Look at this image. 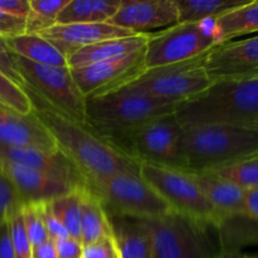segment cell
I'll use <instances>...</instances> for the list:
<instances>
[{"label": "cell", "instance_id": "2", "mask_svg": "<svg viewBox=\"0 0 258 258\" xmlns=\"http://www.w3.org/2000/svg\"><path fill=\"white\" fill-rule=\"evenodd\" d=\"M181 128L233 126L258 130V76L212 82L174 111Z\"/></svg>", "mask_w": 258, "mask_h": 258}, {"label": "cell", "instance_id": "4", "mask_svg": "<svg viewBox=\"0 0 258 258\" xmlns=\"http://www.w3.org/2000/svg\"><path fill=\"white\" fill-rule=\"evenodd\" d=\"M176 105L127 90L86 100V125L98 136L130 130L155 118L170 115Z\"/></svg>", "mask_w": 258, "mask_h": 258}, {"label": "cell", "instance_id": "27", "mask_svg": "<svg viewBox=\"0 0 258 258\" xmlns=\"http://www.w3.org/2000/svg\"><path fill=\"white\" fill-rule=\"evenodd\" d=\"M247 0H175L178 24L213 20Z\"/></svg>", "mask_w": 258, "mask_h": 258}, {"label": "cell", "instance_id": "6", "mask_svg": "<svg viewBox=\"0 0 258 258\" xmlns=\"http://www.w3.org/2000/svg\"><path fill=\"white\" fill-rule=\"evenodd\" d=\"M86 186L97 197L110 218L154 219L173 212L140 173H118L86 181Z\"/></svg>", "mask_w": 258, "mask_h": 258}, {"label": "cell", "instance_id": "10", "mask_svg": "<svg viewBox=\"0 0 258 258\" xmlns=\"http://www.w3.org/2000/svg\"><path fill=\"white\" fill-rule=\"evenodd\" d=\"M207 22L175 24L159 33H151L145 47L146 70L184 62L206 54L218 44L212 28V20L209 27Z\"/></svg>", "mask_w": 258, "mask_h": 258}, {"label": "cell", "instance_id": "22", "mask_svg": "<svg viewBox=\"0 0 258 258\" xmlns=\"http://www.w3.org/2000/svg\"><path fill=\"white\" fill-rule=\"evenodd\" d=\"M81 197V243L82 246L112 238L110 217L97 197L87 186H80Z\"/></svg>", "mask_w": 258, "mask_h": 258}, {"label": "cell", "instance_id": "9", "mask_svg": "<svg viewBox=\"0 0 258 258\" xmlns=\"http://www.w3.org/2000/svg\"><path fill=\"white\" fill-rule=\"evenodd\" d=\"M204 57L206 54L174 64L149 68L121 88L178 105L201 93L212 83L203 68Z\"/></svg>", "mask_w": 258, "mask_h": 258}, {"label": "cell", "instance_id": "15", "mask_svg": "<svg viewBox=\"0 0 258 258\" xmlns=\"http://www.w3.org/2000/svg\"><path fill=\"white\" fill-rule=\"evenodd\" d=\"M0 160L17 164L32 170L60 179L72 186H82L85 178L75 164L57 149L42 150L34 148H12L0 145Z\"/></svg>", "mask_w": 258, "mask_h": 258}, {"label": "cell", "instance_id": "13", "mask_svg": "<svg viewBox=\"0 0 258 258\" xmlns=\"http://www.w3.org/2000/svg\"><path fill=\"white\" fill-rule=\"evenodd\" d=\"M211 82L236 81L258 76V37L231 40L214 45L203 62Z\"/></svg>", "mask_w": 258, "mask_h": 258}, {"label": "cell", "instance_id": "16", "mask_svg": "<svg viewBox=\"0 0 258 258\" xmlns=\"http://www.w3.org/2000/svg\"><path fill=\"white\" fill-rule=\"evenodd\" d=\"M0 171L14 186L23 206L52 202L76 189L60 179L3 160H0Z\"/></svg>", "mask_w": 258, "mask_h": 258}, {"label": "cell", "instance_id": "34", "mask_svg": "<svg viewBox=\"0 0 258 258\" xmlns=\"http://www.w3.org/2000/svg\"><path fill=\"white\" fill-rule=\"evenodd\" d=\"M35 209H37L38 214H39L40 219H42L44 228L47 231L48 237L50 241L55 242L59 239L68 238V233L63 224L58 221L57 217L53 214L52 209H50L49 202H42V203H34Z\"/></svg>", "mask_w": 258, "mask_h": 258}, {"label": "cell", "instance_id": "42", "mask_svg": "<svg viewBox=\"0 0 258 258\" xmlns=\"http://www.w3.org/2000/svg\"><path fill=\"white\" fill-rule=\"evenodd\" d=\"M0 258H14L8 221L0 226Z\"/></svg>", "mask_w": 258, "mask_h": 258}, {"label": "cell", "instance_id": "46", "mask_svg": "<svg viewBox=\"0 0 258 258\" xmlns=\"http://www.w3.org/2000/svg\"><path fill=\"white\" fill-rule=\"evenodd\" d=\"M113 258H118V256H117V254H116V256H115V257H113Z\"/></svg>", "mask_w": 258, "mask_h": 258}, {"label": "cell", "instance_id": "26", "mask_svg": "<svg viewBox=\"0 0 258 258\" xmlns=\"http://www.w3.org/2000/svg\"><path fill=\"white\" fill-rule=\"evenodd\" d=\"M122 0H68L57 17V24L107 23Z\"/></svg>", "mask_w": 258, "mask_h": 258}, {"label": "cell", "instance_id": "12", "mask_svg": "<svg viewBox=\"0 0 258 258\" xmlns=\"http://www.w3.org/2000/svg\"><path fill=\"white\" fill-rule=\"evenodd\" d=\"M146 71L145 48L115 59L93 63L71 70L72 77L83 97L107 95L135 80Z\"/></svg>", "mask_w": 258, "mask_h": 258}, {"label": "cell", "instance_id": "33", "mask_svg": "<svg viewBox=\"0 0 258 258\" xmlns=\"http://www.w3.org/2000/svg\"><path fill=\"white\" fill-rule=\"evenodd\" d=\"M22 217L25 233H27L33 249H35L49 239L44 228V224H43L34 204H24L22 207Z\"/></svg>", "mask_w": 258, "mask_h": 258}, {"label": "cell", "instance_id": "45", "mask_svg": "<svg viewBox=\"0 0 258 258\" xmlns=\"http://www.w3.org/2000/svg\"><path fill=\"white\" fill-rule=\"evenodd\" d=\"M237 258H258L256 254H238Z\"/></svg>", "mask_w": 258, "mask_h": 258}, {"label": "cell", "instance_id": "38", "mask_svg": "<svg viewBox=\"0 0 258 258\" xmlns=\"http://www.w3.org/2000/svg\"><path fill=\"white\" fill-rule=\"evenodd\" d=\"M0 71L7 76L9 80L17 83L18 86L23 88V81L20 76L18 75L17 70H15L14 62H13V57L10 50L5 45V42L3 38H0Z\"/></svg>", "mask_w": 258, "mask_h": 258}, {"label": "cell", "instance_id": "18", "mask_svg": "<svg viewBox=\"0 0 258 258\" xmlns=\"http://www.w3.org/2000/svg\"><path fill=\"white\" fill-rule=\"evenodd\" d=\"M0 145L57 150L54 140L35 115H20L0 107Z\"/></svg>", "mask_w": 258, "mask_h": 258}, {"label": "cell", "instance_id": "7", "mask_svg": "<svg viewBox=\"0 0 258 258\" xmlns=\"http://www.w3.org/2000/svg\"><path fill=\"white\" fill-rule=\"evenodd\" d=\"M140 175L174 213L184 217L204 231L214 227L213 209L190 173L140 164Z\"/></svg>", "mask_w": 258, "mask_h": 258}, {"label": "cell", "instance_id": "20", "mask_svg": "<svg viewBox=\"0 0 258 258\" xmlns=\"http://www.w3.org/2000/svg\"><path fill=\"white\" fill-rule=\"evenodd\" d=\"M150 34L151 33L115 38V39L102 40V42L81 48L80 50L67 58L68 68L75 70V68L86 67V66L93 64V63L115 59V58L138 52L146 47Z\"/></svg>", "mask_w": 258, "mask_h": 258}, {"label": "cell", "instance_id": "11", "mask_svg": "<svg viewBox=\"0 0 258 258\" xmlns=\"http://www.w3.org/2000/svg\"><path fill=\"white\" fill-rule=\"evenodd\" d=\"M151 238L153 258H214L207 231L179 214L143 219Z\"/></svg>", "mask_w": 258, "mask_h": 258}, {"label": "cell", "instance_id": "30", "mask_svg": "<svg viewBox=\"0 0 258 258\" xmlns=\"http://www.w3.org/2000/svg\"><path fill=\"white\" fill-rule=\"evenodd\" d=\"M68 0H29L25 34H39L57 24V17Z\"/></svg>", "mask_w": 258, "mask_h": 258}, {"label": "cell", "instance_id": "40", "mask_svg": "<svg viewBox=\"0 0 258 258\" xmlns=\"http://www.w3.org/2000/svg\"><path fill=\"white\" fill-rule=\"evenodd\" d=\"M0 9L13 17L27 19L29 14V0H0Z\"/></svg>", "mask_w": 258, "mask_h": 258}, {"label": "cell", "instance_id": "37", "mask_svg": "<svg viewBox=\"0 0 258 258\" xmlns=\"http://www.w3.org/2000/svg\"><path fill=\"white\" fill-rule=\"evenodd\" d=\"M117 254L113 238L102 239L83 247L82 258H113Z\"/></svg>", "mask_w": 258, "mask_h": 258}, {"label": "cell", "instance_id": "23", "mask_svg": "<svg viewBox=\"0 0 258 258\" xmlns=\"http://www.w3.org/2000/svg\"><path fill=\"white\" fill-rule=\"evenodd\" d=\"M212 28L218 44L231 42L243 34H257L258 0H247L244 4L228 10L212 20Z\"/></svg>", "mask_w": 258, "mask_h": 258}, {"label": "cell", "instance_id": "21", "mask_svg": "<svg viewBox=\"0 0 258 258\" xmlns=\"http://www.w3.org/2000/svg\"><path fill=\"white\" fill-rule=\"evenodd\" d=\"M118 258H153L151 238L143 219L110 218Z\"/></svg>", "mask_w": 258, "mask_h": 258}, {"label": "cell", "instance_id": "32", "mask_svg": "<svg viewBox=\"0 0 258 258\" xmlns=\"http://www.w3.org/2000/svg\"><path fill=\"white\" fill-rule=\"evenodd\" d=\"M22 207L18 206L8 217L10 231V241H12L14 258H33V247L25 233L23 224Z\"/></svg>", "mask_w": 258, "mask_h": 258}, {"label": "cell", "instance_id": "5", "mask_svg": "<svg viewBox=\"0 0 258 258\" xmlns=\"http://www.w3.org/2000/svg\"><path fill=\"white\" fill-rule=\"evenodd\" d=\"M181 131L183 128L174 113H170L138 127L111 133L101 138L139 164L184 170L178 151V140Z\"/></svg>", "mask_w": 258, "mask_h": 258}, {"label": "cell", "instance_id": "28", "mask_svg": "<svg viewBox=\"0 0 258 258\" xmlns=\"http://www.w3.org/2000/svg\"><path fill=\"white\" fill-rule=\"evenodd\" d=\"M208 173L238 186L244 191L256 189L258 188V155L233 161Z\"/></svg>", "mask_w": 258, "mask_h": 258}, {"label": "cell", "instance_id": "17", "mask_svg": "<svg viewBox=\"0 0 258 258\" xmlns=\"http://www.w3.org/2000/svg\"><path fill=\"white\" fill-rule=\"evenodd\" d=\"M39 37L48 40L60 54L68 58L73 53L87 45L135 35V33L115 27L110 23H92V24H55L49 29L39 33Z\"/></svg>", "mask_w": 258, "mask_h": 258}, {"label": "cell", "instance_id": "35", "mask_svg": "<svg viewBox=\"0 0 258 258\" xmlns=\"http://www.w3.org/2000/svg\"><path fill=\"white\" fill-rule=\"evenodd\" d=\"M18 206L23 204L18 198L14 186L12 185L9 179L0 171V226L8 221V217Z\"/></svg>", "mask_w": 258, "mask_h": 258}, {"label": "cell", "instance_id": "44", "mask_svg": "<svg viewBox=\"0 0 258 258\" xmlns=\"http://www.w3.org/2000/svg\"><path fill=\"white\" fill-rule=\"evenodd\" d=\"M237 256H238V254H226V253H221V252H217L214 258H237Z\"/></svg>", "mask_w": 258, "mask_h": 258}, {"label": "cell", "instance_id": "41", "mask_svg": "<svg viewBox=\"0 0 258 258\" xmlns=\"http://www.w3.org/2000/svg\"><path fill=\"white\" fill-rule=\"evenodd\" d=\"M242 214L254 219V221H258V188L244 191Z\"/></svg>", "mask_w": 258, "mask_h": 258}, {"label": "cell", "instance_id": "8", "mask_svg": "<svg viewBox=\"0 0 258 258\" xmlns=\"http://www.w3.org/2000/svg\"><path fill=\"white\" fill-rule=\"evenodd\" d=\"M12 57L23 87L34 92L57 112L85 125L86 98L78 90L70 68L35 64L13 53Z\"/></svg>", "mask_w": 258, "mask_h": 258}, {"label": "cell", "instance_id": "3", "mask_svg": "<svg viewBox=\"0 0 258 258\" xmlns=\"http://www.w3.org/2000/svg\"><path fill=\"white\" fill-rule=\"evenodd\" d=\"M178 151L184 171L208 173L233 161L258 155V130L233 126L183 128Z\"/></svg>", "mask_w": 258, "mask_h": 258}, {"label": "cell", "instance_id": "24", "mask_svg": "<svg viewBox=\"0 0 258 258\" xmlns=\"http://www.w3.org/2000/svg\"><path fill=\"white\" fill-rule=\"evenodd\" d=\"M214 229L218 231L221 253L239 254L244 247L257 244L258 242V221L244 214L227 217Z\"/></svg>", "mask_w": 258, "mask_h": 258}, {"label": "cell", "instance_id": "43", "mask_svg": "<svg viewBox=\"0 0 258 258\" xmlns=\"http://www.w3.org/2000/svg\"><path fill=\"white\" fill-rule=\"evenodd\" d=\"M33 258H57L54 242L48 239L47 242L33 249Z\"/></svg>", "mask_w": 258, "mask_h": 258}, {"label": "cell", "instance_id": "19", "mask_svg": "<svg viewBox=\"0 0 258 258\" xmlns=\"http://www.w3.org/2000/svg\"><path fill=\"white\" fill-rule=\"evenodd\" d=\"M190 174L213 209V228H216L217 224L227 217L242 214L244 190L211 173Z\"/></svg>", "mask_w": 258, "mask_h": 258}, {"label": "cell", "instance_id": "29", "mask_svg": "<svg viewBox=\"0 0 258 258\" xmlns=\"http://www.w3.org/2000/svg\"><path fill=\"white\" fill-rule=\"evenodd\" d=\"M50 209L63 224L68 236L81 242V197L80 186L66 196L49 202Z\"/></svg>", "mask_w": 258, "mask_h": 258}, {"label": "cell", "instance_id": "31", "mask_svg": "<svg viewBox=\"0 0 258 258\" xmlns=\"http://www.w3.org/2000/svg\"><path fill=\"white\" fill-rule=\"evenodd\" d=\"M0 107L14 111L20 115L32 113L29 97L20 86L13 82L0 71Z\"/></svg>", "mask_w": 258, "mask_h": 258}, {"label": "cell", "instance_id": "36", "mask_svg": "<svg viewBox=\"0 0 258 258\" xmlns=\"http://www.w3.org/2000/svg\"><path fill=\"white\" fill-rule=\"evenodd\" d=\"M25 33V19L13 17L0 9V38L17 37Z\"/></svg>", "mask_w": 258, "mask_h": 258}, {"label": "cell", "instance_id": "14", "mask_svg": "<svg viewBox=\"0 0 258 258\" xmlns=\"http://www.w3.org/2000/svg\"><path fill=\"white\" fill-rule=\"evenodd\" d=\"M107 23L135 34L178 24L175 0H122L117 13Z\"/></svg>", "mask_w": 258, "mask_h": 258}, {"label": "cell", "instance_id": "39", "mask_svg": "<svg viewBox=\"0 0 258 258\" xmlns=\"http://www.w3.org/2000/svg\"><path fill=\"white\" fill-rule=\"evenodd\" d=\"M54 248L57 258H82V243L71 237L55 241Z\"/></svg>", "mask_w": 258, "mask_h": 258}, {"label": "cell", "instance_id": "25", "mask_svg": "<svg viewBox=\"0 0 258 258\" xmlns=\"http://www.w3.org/2000/svg\"><path fill=\"white\" fill-rule=\"evenodd\" d=\"M13 54L35 63L50 67H68L67 58L57 48L37 34H22L4 39Z\"/></svg>", "mask_w": 258, "mask_h": 258}, {"label": "cell", "instance_id": "1", "mask_svg": "<svg viewBox=\"0 0 258 258\" xmlns=\"http://www.w3.org/2000/svg\"><path fill=\"white\" fill-rule=\"evenodd\" d=\"M23 90L29 97L35 117L52 136L58 150L75 164L86 181L100 180L118 173H140V164L116 150L90 126L57 112L27 87Z\"/></svg>", "mask_w": 258, "mask_h": 258}]
</instances>
